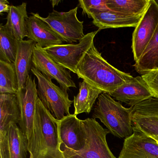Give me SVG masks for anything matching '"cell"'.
<instances>
[{"mask_svg": "<svg viewBox=\"0 0 158 158\" xmlns=\"http://www.w3.org/2000/svg\"><path fill=\"white\" fill-rule=\"evenodd\" d=\"M76 74L103 92L109 93L130 82L134 77L110 64L92 44L77 68Z\"/></svg>", "mask_w": 158, "mask_h": 158, "instance_id": "cell-1", "label": "cell"}, {"mask_svg": "<svg viewBox=\"0 0 158 158\" xmlns=\"http://www.w3.org/2000/svg\"><path fill=\"white\" fill-rule=\"evenodd\" d=\"M29 158H64L60 149L59 120L38 98Z\"/></svg>", "mask_w": 158, "mask_h": 158, "instance_id": "cell-2", "label": "cell"}, {"mask_svg": "<svg viewBox=\"0 0 158 158\" xmlns=\"http://www.w3.org/2000/svg\"><path fill=\"white\" fill-rule=\"evenodd\" d=\"M133 108H125L109 94L102 92L98 98L92 117L99 119L114 136L125 139L134 134Z\"/></svg>", "mask_w": 158, "mask_h": 158, "instance_id": "cell-3", "label": "cell"}, {"mask_svg": "<svg viewBox=\"0 0 158 158\" xmlns=\"http://www.w3.org/2000/svg\"><path fill=\"white\" fill-rule=\"evenodd\" d=\"M86 135V144L78 152L62 150L64 158H116L108 146L106 136L110 133L96 119L82 120Z\"/></svg>", "mask_w": 158, "mask_h": 158, "instance_id": "cell-4", "label": "cell"}, {"mask_svg": "<svg viewBox=\"0 0 158 158\" xmlns=\"http://www.w3.org/2000/svg\"><path fill=\"white\" fill-rule=\"evenodd\" d=\"M31 71L37 78L39 98L52 114L60 120L71 114L69 110L73 101L69 99L67 91L56 85L34 66Z\"/></svg>", "mask_w": 158, "mask_h": 158, "instance_id": "cell-5", "label": "cell"}, {"mask_svg": "<svg viewBox=\"0 0 158 158\" xmlns=\"http://www.w3.org/2000/svg\"><path fill=\"white\" fill-rule=\"evenodd\" d=\"M98 32L88 33L77 44L55 45L44 49L54 61L76 74L78 64L94 43V38Z\"/></svg>", "mask_w": 158, "mask_h": 158, "instance_id": "cell-6", "label": "cell"}, {"mask_svg": "<svg viewBox=\"0 0 158 158\" xmlns=\"http://www.w3.org/2000/svg\"><path fill=\"white\" fill-rule=\"evenodd\" d=\"M78 7L68 12H59L53 10L48 17L40 18L47 23L64 42L72 44L79 42L85 36L83 21L77 17Z\"/></svg>", "mask_w": 158, "mask_h": 158, "instance_id": "cell-7", "label": "cell"}, {"mask_svg": "<svg viewBox=\"0 0 158 158\" xmlns=\"http://www.w3.org/2000/svg\"><path fill=\"white\" fill-rule=\"evenodd\" d=\"M20 103L21 120L19 127L28 142V151L31 146L34 131V121L37 99V85L35 78L28 76L24 87L17 93Z\"/></svg>", "mask_w": 158, "mask_h": 158, "instance_id": "cell-8", "label": "cell"}, {"mask_svg": "<svg viewBox=\"0 0 158 158\" xmlns=\"http://www.w3.org/2000/svg\"><path fill=\"white\" fill-rule=\"evenodd\" d=\"M158 24V4L150 0L149 4L133 34L132 48L135 62L143 53L153 36Z\"/></svg>", "mask_w": 158, "mask_h": 158, "instance_id": "cell-9", "label": "cell"}, {"mask_svg": "<svg viewBox=\"0 0 158 158\" xmlns=\"http://www.w3.org/2000/svg\"><path fill=\"white\" fill-rule=\"evenodd\" d=\"M134 129L158 141V98H151L133 107Z\"/></svg>", "mask_w": 158, "mask_h": 158, "instance_id": "cell-10", "label": "cell"}, {"mask_svg": "<svg viewBox=\"0 0 158 158\" xmlns=\"http://www.w3.org/2000/svg\"><path fill=\"white\" fill-rule=\"evenodd\" d=\"M32 62L35 69L47 77L56 80L60 87L65 91L70 88H76L70 71L54 61L44 49L37 44L34 50Z\"/></svg>", "mask_w": 158, "mask_h": 158, "instance_id": "cell-11", "label": "cell"}, {"mask_svg": "<svg viewBox=\"0 0 158 158\" xmlns=\"http://www.w3.org/2000/svg\"><path fill=\"white\" fill-rule=\"evenodd\" d=\"M59 134L61 150L78 152L85 146V132L82 120L74 114L59 120Z\"/></svg>", "mask_w": 158, "mask_h": 158, "instance_id": "cell-12", "label": "cell"}, {"mask_svg": "<svg viewBox=\"0 0 158 158\" xmlns=\"http://www.w3.org/2000/svg\"><path fill=\"white\" fill-rule=\"evenodd\" d=\"M134 129L124 139L118 158H158V144L155 139Z\"/></svg>", "mask_w": 158, "mask_h": 158, "instance_id": "cell-13", "label": "cell"}, {"mask_svg": "<svg viewBox=\"0 0 158 158\" xmlns=\"http://www.w3.org/2000/svg\"><path fill=\"white\" fill-rule=\"evenodd\" d=\"M28 142L17 124L12 123L0 132V158H27Z\"/></svg>", "mask_w": 158, "mask_h": 158, "instance_id": "cell-14", "label": "cell"}, {"mask_svg": "<svg viewBox=\"0 0 158 158\" xmlns=\"http://www.w3.org/2000/svg\"><path fill=\"white\" fill-rule=\"evenodd\" d=\"M27 20V37L36 42L43 48L62 45L64 40L57 34L38 13H31Z\"/></svg>", "mask_w": 158, "mask_h": 158, "instance_id": "cell-15", "label": "cell"}, {"mask_svg": "<svg viewBox=\"0 0 158 158\" xmlns=\"http://www.w3.org/2000/svg\"><path fill=\"white\" fill-rule=\"evenodd\" d=\"M108 94L116 100L124 102L130 107H134L143 101L152 98L147 84L139 76L134 77L130 82Z\"/></svg>", "mask_w": 158, "mask_h": 158, "instance_id": "cell-16", "label": "cell"}, {"mask_svg": "<svg viewBox=\"0 0 158 158\" xmlns=\"http://www.w3.org/2000/svg\"><path fill=\"white\" fill-rule=\"evenodd\" d=\"M88 16L93 19L92 23L99 28V30L119 27H135L142 18L127 16L109 9L91 11Z\"/></svg>", "mask_w": 158, "mask_h": 158, "instance_id": "cell-17", "label": "cell"}, {"mask_svg": "<svg viewBox=\"0 0 158 158\" xmlns=\"http://www.w3.org/2000/svg\"><path fill=\"white\" fill-rule=\"evenodd\" d=\"M36 42L31 40H23L18 42L15 60V69L18 76L19 90L23 89L26 83L33 64L32 59Z\"/></svg>", "mask_w": 158, "mask_h": 158, "instance_id": "cell-18", "label": "cell"}, {"mask_svg": "<svg viewBox=\"0 0 158 158\" xmlns=\"http://www.w3.org/2000/svg\"><path fill=\"white\" fill-rule=\"evenodd\" d=\"M0 132H5L11 123L20 124L21 109L17 94H0Z\"/></svg>", "mask_w": 158, "mask_h": 158, "instance_id": "cell-19", "label": "cell"}, {"mask_svg": "<svg viewBox=\"0 0 158 158\" xmlns=\"http://www.w3.org/2000/svg\"><path fill=\"white\" fill-rule=\"evenodd\" d=\"M79 92L74 97V114L89 113L96 101L102 91L83 80L79 83Z\"/></svg>", "mask_w": 158, "mask_h": 158, "instance_id": "cell-20", "label": "cell"}, {"mask_svg": "<svg viewBox=\"0 0 158 158\" xmlns=\"http://www.w3.org/2000/svg\"><path fill=\"white\" fill-rule=\"evenodd\" d=\"M27 3L23 2L18 6H11L5 25L19 41L27 37V20L28 19Z\"/></svg>", "mask_w": 158, "mask_h": 158, "instance_id": "cell-21", "label": "cell"}, {"mask_svg": "<svg viewBox=\"0 0 158 158\" xmlns=\"http://www.w3.org/2000/svg\"><path fill=\"white\" fill-rule=\"evenodd\" d=\"M134 66L137 72L144 74L158 69V24L147 48Z\"/></svg>", "mask_w": 158, "mask_h": 158, "instance_id": "cell-22", "label": "cell"}, {"mask_svg": "<svg viewBox=\"0 0 158 158\" xmlns=\"http://www.w3.org/2000/svg\"><path fill=\"white\" fill-rule=\"evenodd\" d=\"M150 0H107L108 9L127 16L142 17Z\"/></svg>", "mask_w": 158, "mask_h": 158, "instance_id": "cell-23", "label": "cell"}, {"mask_svg": "<svg viewBox=\"0 0 158 158\" xmlns=\"http://www.w3.org/2000/svg\"><path fill=\"white\" fill-rule=\"evenodd\" d=\"M18 76L14 64L0 60V94H17Z\"/></svg>", "mask_w": 158, "mask_h": 158, "instance_id": "cell-24", "label": "cell"}, {"mask_svg": "<svg viewBox=\"0 0 158 158\" xmlns=\"http://www.w3.org/2000/svg\"><path fill=\"white\" fill-rule=\"evenodd\" d=\"M18 42L5 25H0V60L15 63Z\"/></svg>", "mask_w": 158, "mask_h": 158, "instance_id": "cell-25", "label": "cell"}, {"mask_svg": "<svg viewBox=\"0 0 158 158\" xmlns=\"http://www.w3.org/2000/svg\"><path fill=\"white\" fill-rule=\"evenodd\" d=\"M78 2L80 8L83 10V14H86L87 16L91 11L109 9L107 6V0H80Z\"/></svg>", "mask_w": 158, "mask_h": 158, "instance_id": "cell-26", "label": "cell"}, {"mask_svg": "<svg viewBox=\"0 0 158 158\" xmlns=\"http://www.w3.org/2000/svg\"><path fill=\"white\" fill-rule=\"evenodd\" d=\"M141 77L147 84L152 98H158V69L146 73Z\"/></svg>", "mask_w": 158, "mask_h": 158, "instance_id": "cell-27", "label": "cell"}, {"mask_svg": "<svg viewBox=\"0 0 158 158\" xmlns=\"http://www.w3.org/2000/svg\"><path fill=\"white\" fill-rule=\"evenodd\" d=\"M7 0H1L0 1V14L2 15L3 13H9L10 10V5Z\"/></svg>", "mask_w": 158, "mask_h": 158, "instance_id": "cell-28", "label": "cell"}, {"mask_svg": "<svg viewBox=\"0 0 158 158\" xmlns=\"http://www.w3.org/2000/svg\"><path fill=\"white\" fill-rule=\"evenodd\" d=\"M50 2L52 3V8H53L55 6H57L59 4V3L61 2V1L60 0H52V1H51Z\"/></svg>", "mask_w": 158, "mask_h": 158, "instance_id": "cell-29", "label": "cell"}, {"mask_svg": "<svg viewBox=\"0 0 158 158\" xmlns=\"http://www.w3.org/2000/svg\"><path fill=\"white\" fill-rule=\"evenodd\" d=\"M157 141V143H158V141Z\"/></svg>", "mask_w": 158, "mask_h": 158, "instance_id": "cell-30", "label": "cell"}]
</instances>
